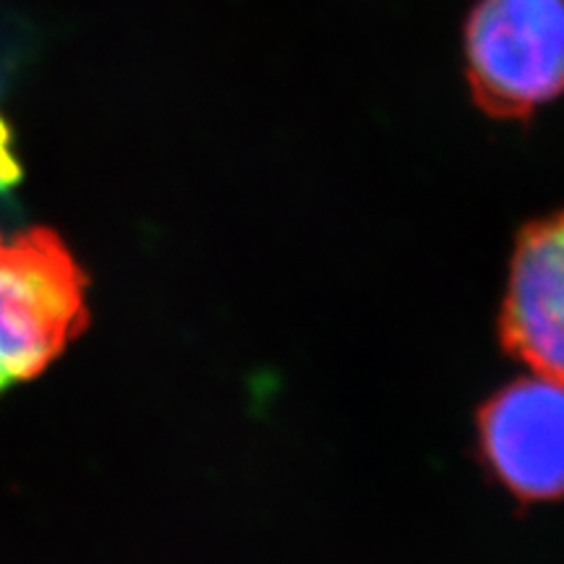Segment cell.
Masks as SVG:
<instances>
[{
    "label": "cell",
    "instance_id": "obj_1",
    "mask_svg": "<svg viewBox=\"0 0 564 564\" xmlns=\"http://www.w3.org/2000/svg\"><path fill=\"white\" fill-rule=\"evenodd\" d=\"M87 327V278L51 230L0 232V390L37 377Z\"/></svg>",
    "mask_w": 564,
    "mask_h": 564
},
{
    "label": "cell",
    "instance_id": "obj_2",
    "mask_svg": "<svg viewBox=\"0 0 564 564\" xmlns=\"http://www.w3.org/2000/svg\"><path fill=\"white\" fill-rule=\"evenodd\" d=\"M465 76L491 118L525 121L564 91V0H478L465 24Z\"/></svg>",
    "mask_w": 564,
    "mask_h": 564
},
{
    "label": "cell",
    "instance_id": "obj_3",
    "mask_svg": "<svg viewBox=\"0 0 564 564\" xmlns=\"http://www.w3.org/2000/svg\"><path fill=\"white\" fill-rule=\"evenodd\" d=\"M478 444L494 478L520 502L564 497V379L533 371L478 411Z\"/></svg>",
    "mask_w": 564,
    "mask_h": 564
},
{
    "label": "cell",
    "instance_id": "obj_4",
    "mask_svg": "<svg viewBox=\"0 0 564 564\" xmlns=\"http://www.w3.org/2000/svg\"><path fill=\"white\" fill-rule=\"evenodd\" d=\"M499 340L531 371L564 379V209L518 236Z\"/></svg>",
    "mask_w": 564,
    "mask_h": 564
},
{
    "label": "cell",
    "instance_id": "obj_5",
    "mask_svg": "<svg viewBox=\"0 0 564 564\" xmlns=\"http://www.w3.org/2000/svg\"><path fill=\"white\" fill-rule=\"evenodd\" d=\"M37 32L19 11L0 6V87L30 58Z\"/></svg>",
    "mask_w": 564,
    "mask_h": 564
}]
</instances>
